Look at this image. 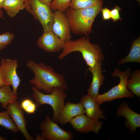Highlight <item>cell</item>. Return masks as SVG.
Masks as SVG:
<instances>
[{
  "label": "cell",
  "instance_id": "1",
  "mask_svg": "<svg viewBox=\"0 0 140 140\" xmlns=\"http://www.w3.org/2000/svg\"><path fill=\"white\" fill-rule=\"evenodd\" d=\"M26 65L34 74V78L30 80V83L39 90L50 94L55 88L64 90L68 88L64 75L56 72L51 67L32 60L28 61Z\"/></svg>",
  "mask_w": 140,
  "mask_h": 140
},
{
  "label": "cell",
  "instance_id": "2",
  "mask_svg": "<svg viewBox=\"0 0 140 140\" xmlns=\"http://www.w3.org/2000/svg\"><path fill=\"white\" fill-rule=\"evenodd\" d=\"M101 0L88 8L75 9L69 7L64 12L69 23L71 31L76 35L87 36L92 32V25L97 15L103 8Z\"/></svg>",
  "mask_w": 140,
  "mask_h": 140
},
{
  "label": "cell",
  "instance_id": "3",
  "mask_svg": "<svg viewBox=\"0 0 140 140\" xmlns=\"http://www.w3.org/2000/svg\"><path fill=\"white\" fill-rule=\"evenodd\" d=\"M75 52H79L81 53L89 68L93 67L97 63H102L104 58V54L99 46L91 43L87 35L65 43L62 51L58 58L62 60L67 55Z\"/></svg>",
  "mask_w": 140,
  "mask_h": 140
},
{
  "label": "cell",
  "instance_id": "4",
  "mask_svg": "<svg viewBox=\"0 0 140 140\" xmlns=\"http://www.w3.org/2000/svg\"><path fill=\"white\" fill-rule=\"evenodd\" d=\"M33 96L36 102L37 107L47 104L51 106L53 111L52 120L59 123V115L65 104L64 101L67 97L66 94L63 89L58 87L54 88L50 94H45L33 86L31 88Z\"/></svg>",
  "mask_w": 140,
  "mask_h": 140
},
{
  "label": "cell",
  "instance_id": "5",
  "mask_svg": "<svg viewBox=\"0 0 140 140\" xmlns=\"http://www.w3.org/2000/svg\"><path fill=\"white\" fill-rule=\"evenodd\" d=\"M131 73V69L128 68L124 71H122L117 68H116L114 72H112L113 77H118L120 80L118 84L110 89L107 92L102 94H99L95 100L100 106L105 102H110L114 100L124 97L133 98L134 95L129 91L127 88V82Z\"/></svg>",
  "mask_w": 140,
  "mask_h": 140
},
{
  "label": "cell",
  "instance_id": "6",
  "mask_svg": "<svg viewBox=\"0 0 140 140\" xmlns=\"http://www.w3.org/2000/svg\"><path fill=\"white\" fill-rule=\"evenodd\" d=\"M25 9L40 22L44 32L52 30L53 13L48 5L39 0H26Z\"/></svg>",
  "mask_w": 140,
  "mask_h": 140
},
{
  "label": "cell",
  "instance_id": "7",
  "mask_svg": "<svg viewBox=\"0 0 140 140\" xmlns=\"http://www.w3.org/2000/svg\"><path fill=\"white\" fill-rule=\"evenodd\" d=\"M57 123L54 122L49 116L40 124L41 131L40 135L44 140H72L74 135L71 132L61 128Z\"/></svg>",
  "mask_w": 140,
  "mask_h": 140
},
{
  "label": "cell",
  "instance_id": "8",
  "mask_svg": "<svg viewBox=\"0 0 140 140\" xmlns=\"http://www.w3.org/2000/svg\"><path fill=\"white\" fill-rule=\"evenodd\" d=\"M0 63L2 75L6 85H11L13 93L17 96V89L20 82L16 71L18 66L17 60L3 58Z\"/></svg>",
  "mask_w": 140,
  "mask_h": 140
},
{
  "label": "cell",
  "instance_id": "9",
  "mask_svg": "<svg viewBox=\"0 0 140 140\" xmlns=\"http://www.w3.org/2000/svg\"><path fill=\"white\" fill-rule=\"evenodd\" d=\"M53 13L54 21L52 31L56 36L66 43L72 38L69 20L64 12L56 10L53 11Z\"/></svg>",
  "mask_w": 140,
  "mask_h": 140
},
{
  "label": "cell",
  "instance_id": "10",
  "mask_svg": "<svg viewBox=\"0 0 140 140\" xmlns=\"http://www.w3.org/2000/svg\"><path fill=\"white\" fill-rule=\"evenodd\" d=\"M69 123L76 131L85 134L92 132L97 134L103 125L102 122L84 114L74 117Z\"/></svg>",
  "mask_w": 140,
  "mask_h": 140
},
{
  "label": "cell",
  "instance_id": "11",
  "mask_svg": "<svg viewBox=\"0 0 140 140\" xmlns=\"http://www.w3.org/2000/svg\"><path fill=\"white\" fill-rule=\"evenodd\" d=\"M7 111L19 130L23 134L27 140H33L34 138L28 133L26 129V122L20 104L17 100L9 103Z\"/></svg>",
  "mask_w": 140,
  "mask_h": 140
},
{
  "label": "cell",
  "instance_id": "12",
  "mask_svg": "<svg viewBox=\"0 0 140 140\" xmlns=\"http://www.w3.org/2000/svg\"><path fill=\"white\" fill-rule=\"evenodd\" d=\"M65 42L50 31L44 32L38 39V46L47 52H55L62 50Z\"/></svg>",
  "mask_w": 140,
  "mask_h": 140
},
{
  "label": "cell",
  "instance_id": "13",
  "mask_svg": "<svg viewBox=\"0 0 140 140\" xmlns=\"http://www.w3.org/2000/svg\"><path fill=\"white\" fill-rule=\"evenodd\" d=\"M116 115L118 117L123 116L126 118L125 125L131 133H135L136 129L140 127V114L132 110L125 102L119 106Z\"/></svg>",
  "mask_w": 140,
  "mask_h": 140
},
{
  "label": "cell",
  "instance_id": "14",
  "mask_svg": "<svg viewBox=\"0 0 140 140\" xmlns=\"http://www.w3.org/2000/svg\"><path fill=\"white\" fill-rule=\"evenodd\" d=\"M86 113L85 109L80 102L77 103L67 102L59 115V123L61 125H65L74 117Z\"/></svg>",
  "mask_w": 140,
  "mask_h": 140
},
{
  "label": "cell",
  "instance_id": "15",
  "mask_svg": "<svg viewBox=\"0 0 140 140\" xmlns=\"http://www.w3.org/2000/svg\"><path fill=\"white\" fill-rule=\"evenodd\" d=\"M101 65L102 63H97L93 67L88 69L92 74L93 78L87 90V95L95 99L99 94V89L104 80V78L102 73Z\"/></svg>",
  "mask_w": 140,
  "mask_h": 140
},
{
  "label": "cell",
  "instance_id": "16",
  "mask_svg": "<svg viewBox=\"0 0 140 140\" xmlns=\"http://www.w3.org/2000/svg\"><path fill=\"white\" fill-rule=\"evenodd\" d=\"M80 102L86 110V115L89 117L97 120L105 118L103 111L100 108L95 98L87 95H84Z\"/></svg>",
  "mask_w": 140,
  "mask_h": 140
},
{
  "label": "cell",
  "instance_id": "17",
  "mask_svg": "<svg viewBox=\"0 0 140 140\" xmlns=\"http://www.w3.org/2000/svg\"><path fill=\"white\" fill-rule=\"evenodd\" d=\"M130 62L140 63V37L132 41L129 53L125 58L120 59L118 64L121 65Z\"/></svg>",
  "mask_w": 140,
  "mask_h": 140
},
{
  "label": "cell",
  "instance_id": "18",
  "mask_svg": "<svg viewBox=\"0 0 140 140\" xmlns=\"http://www.w3.org/2000/svg\"><path fill=\"white\" fill-rule=\"evenodd\" d=\"M26 0H5L2 4L7 14L11 17L16 16L19 11L25 9Z\"/></svg>",
  "mask_w": 140,
  "mask_h": 140
},
{
  "label": "cell",
  "instance_id": "19",
  "mask_svg": "<svg viewBox=\"0 0 140 140\" xmlns=\"http://www.w3.org/2000/svg\"><path fill=\"white\" fill-rule=\"evenodd\" d=\"M127 88L139 99L140 96V70L136 69L131 73L127 82Z\"/></svg>",
  "mask_w": 140,
  "mask_h": 140
},
{
  "label": "cell",
  "instance_id": "20",
  "mask_svg": "<svg viewBox=\"0 0 140 140\" xmlns=\"http://www.w3.org/2000/svg\"><path fill=\"white\" fill-rule=\"evenodd\" d=\"M10 86H5L0 88V103L3 108L6 109L9 103L17 99V96L15 94Z\"/></svg>",
  "mask_w": 140,
  "mask_h": 140
},
{
  "label": "cell",
  "instance_id": "21",
  "mask_svg": "<svg viewBox=\"0 0 140 140\" xmlns=\"http://www.w3.org/2000/svg\"><path fill=\"white\" fill-rule=\"evenodd\" d=\"M0 125L14 133L19 131L7 111L0 112Z\"/></svg>",
  "mask_w": 140,
  "mask_h": 140
},
{
  "label": "cell",
  "instance_id": "22",
  "mask_svg": "<svg viewBox=\"0 0 140 140\" xmlns=\"http://www.w3.org/2000/svg\"><path fill=\"white\" fill-rule=\"evenodd\" d=\"M72 0H54L48 5L53 11L58 10L64 12L70 6Z\"/></svg>",
  "mask_w": 140,
  "mask_h": 140
},
{
  "label": "cell",
  "instance_id": "23",
  "mask_svg": "<svg viewBox=\"0 0 140 140\" xmlns=\"http://www.w3.org/2000/svg\"><path fill=\"white\" fill-rule=\"evenodd\" d=\"M101 0H72L70 6L75 9L88 8L92 6Z\"/></svg>",
  "mask_w": 140,
  "mask_h": 140
},
{
  "label": "cell",
  "instance_id": "24",
  "mask_svg": "<svg viewBox=\"0 0 140 140\" xmlns=\"http://www.w3.org/2000/svg\"><path fill=\"white\" fill-rule=\"evenodd\" d=\"M14 38V35L9 32L0 35V50L5 48L11 43Z\"/></svg>",
  "mask_w": 140,
  "mask_h": 140
},
{
  "label": "cell",
  "instance_id": "25",
  "mask_svg": "<svg viewBox=\"0 0 140 140\" xmlns=\"http://www.w3.org/2000/svg\"><path fill=\"white\" fill-rule=\"evenodd\" d=\"M20 105L22 109L29 114H34L37 107L36 104L29 99L24 100Z\"/></svg>",
  "mask_w": 140,
  "mask_h": 140
},
{
  "label": "cell",
  "instance_id": "26",
  "mask_svg": "<svg viewBox=\"0 0 140 140\" xmlns=\"http://www.w3.org/2000/svg\"><path fill=\"white\" fill-rule=\"evenodd\" d=\"M121 8L116 5L115 8L110 11L111 18L114 22L118 20H122L119 14V11Z\"/></svg>",
  "mask_w": 140,
  "mask_h": 140
},
{
  "label": "cell",
  "instance_id": "27",
  "mask_svg": "<svg viewBox=\"0 0 140 140\" xmlns=\"http://www.w3.org/2000/svg\"><path fill=\"white\" fill-rule=\"evenodd\" d=\"M101 11L103 20H108L111 18L110 10L108 8H102Z\"/></svg>",
  "mask_w": 140,
  "mask_h": 140
},
{
  "label": "cell",
  "instance_id": "28",
  "mask_svg": "<svg viewBox=\"0 0 140 140\" xmlns=\"http://www.w3.org/2000/svg\"><path fill=\"white\" fill-rule=\"evenodd\" d=\"M5 86L6 85L2 77L1 69L0 67V88Z\"/></svg>",
  "mask_w": 140,
  "mask_h": 140
},
{
  "label": "cell",
  "instance_id": "29",
  "mask_svg": "<svg viewBox=\"0 0 140 140\" xmlns=\"http://www.w3.org/2000/svg\"><path fill=\"white\" fill-rule=\"evenodd\" d=\"M42 3L48 5L54 0H39Z\"/></svg>",
  "mask_w": 140,
  "mask_h": 140
},
{
  "label": "cell",
  "instance_id": "30",
  "mask_svg": "<svg viewBox=\"0 0 140 140\" xmlns=\"http://www.w3.org/2000/svg\"><path fill=\"white\" fill-rule=\"evenodd\" d=\"M36 140H44V139L42 136L40 135H37L36 136Z\"/></svg>",
  "mask_w": 140,
  "mask_h": 140
},
{
  "label": "cell",
  "instance_id": "31",
  "mask_svg": "<svg viewBox=\"0 0 140 140\" xmlns=\"http://www.w3.org/2000/svg\"><path fill=\"white\" fill-rule=\"evenodd\" d=\"M5 0H0V12H2L1 9L2 8V4Z\"/></svg>",
  "mask_w": 140,
  "mask_h": 140
},
{
  "label": "cell",
  "instance_id": "32",
  "mask_svg": "<svg viewBox=\"0 0 140 140\" xmlns=\"http://www.w3.org/2000/svg\"><path fill=\"white\" fill-rule=\"evenodd\" d=\"M6 139L1 136H0V140H5Z\"/></svg>",
  "mask_w": 140,
  "mask_h": 140
},
{
  "label": "cell",
  "instance_id": "33",
  "mask_svg": "<svg viewBox=\"0 0 140 140\" xmlns=\"http://www.w3.org/2000/svg\"><path fill=\"white\" fill-rule=\"evenodd\" d=\"M3 13L2 12H0V17L3 18Z\"/></svg>",
  "mask_w": 140,
  "mask_h": 140
},
{
  "label": "cell",
  "instance_id": "34",
  "mask_svg": "<svg viewBox=\"0 0 140 140\" xmlns=\"http://www.w3.org/2000/svg\"><path fill=\"white\" fill-rule=\"evenodd\" d=\"M139 3L140 2V0H136Z\"/></svg>",
  "mask_w": 140,
  "mask_h": 140
},
{
  "label": "cell",
  "instance_id": "35",
  "mask_svg": "<svg viewBox=\"0 0 140 140\" xmlns=\"http://www.w3.org/2000/svg\"><path fill=\"white\" fill-rule=\"evenodd\" d=\"M0 64H1V63H0Z\"/></svg>",
  "mask_w": 140,
  "mask_h": 140
}]
</instances>
